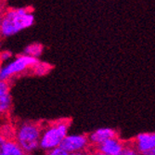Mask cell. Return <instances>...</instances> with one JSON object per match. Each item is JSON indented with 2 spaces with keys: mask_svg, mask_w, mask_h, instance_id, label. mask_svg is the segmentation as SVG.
I'll return each instance as SVG.
<instances>
[{
  "mask_svg": "<svg viewBox=\"0 0 155 155\" xmlns=\"http://www.w3.org/2000/svg\"><path fill=\"white\" fill-rule=\"evenodd\" d=\"M35 15L29 8H9L3 13L0 35L10 37L34 25Z\"/></svg>",
  "mask_w": 155,
  "mask_h": 155,
  "instance_id": "obj_1",
  "label": "cell"
},
{
  "mask_svg": "<svg viewBox=\"0 0 155 155\" xmlns=\"http://www.w3.org/2000/svg\"><path fill=\"white\" fill-rule=\"evenodd\" d=\"M42 125L35 122H22L14 133V140L25 152L32 155L39 150V141Z\"/></svg>",
  "mask_w": 155,
  "mask_h": 155,
  "instance_id": "obj_2",
  "label": "cell"
},
{
  "mask_svg": "<svg viewBox=\"0 0 155 155\" xmlns=\"http://www.w3.org/2000/svg\"><path fill=\"white\" fill-rule=\"evenodd\" d=\"M70 121L68 119L58 120L42 126L39 150L46 152L59 148L64 137L68 135Z\"/></svg>",
  "mask_w": 155,
  "mask_h": 155,
  "instance_id": "obj_3",
  "label": "cell"
},
{
  "mask_svg": "<svg viewBox=\"0 0 155 155\" xmlns=\"http://www.w3.org/2000/svg\"><path fill=\"white\" fill-rule=\"evenodd\" d=\"M38 61V59L24 54L18 55L14 60L0 66V81L8 82L21 74L30 72Z\"/></svg>",
  "mask_w": 155,
  "mask_h": 155,
  "instance_id": "obj_4",
  "label": "cell"
},
{
  "mask_svg": "<svg viewBox=\"0 0 155 155\" xmlns=\"http://www.w3.org/2000/svg\"><path fill=\"white\" fill-rule=\"evenodd\" d=\"M89 141L87 135L84 134H71L67 135L60 146L68 154L87 151L89 148Z\"/></svg>",
  "mask_w": 155,
  "mask_h": 155,
  "instance_id": "obj_5",
  "label": "cell"
},
{
  "mask_svg": "<svg viewBox=\"0 0 155 155\" xmlns=\"http://www.w3.org/2000/svg\"><path fill=\"white\" fill-rule=\"evenodd\" d=\"M131 145L140 155H155V134L153 132L140 133Z\"/></svg>",
  "mask_w": 155,
  "mask_h": 155,
  "instance_id": "obj_6",
  "label": "cell"
},
{
  "mask_svg": "<svg viewBox=\"0 0 155 155\" xmlns=\"http://www.w3.org/2000/svg\"><path fill=\"white\" fill-rule=\"evenodd\" d=\"M126 143H124L118 137L105 140L104 142L94 147L95 150L102 152L107 155H123Z\"/></svg>",
  "mask_w": 155,
  "mask_h": 155,
  "instance_id": "obj_7",
  "label": "cell"
},
{
  "mask_svg": "<svg viewBox=\"0 0 155 155\" xmlns=\"http://www.w3.org/2000/svg\"><path fill=\"white\" fill-rule=\"evenodd\" d=\"M118 137L117 132L114 129L109 128V127L97 128V130L93 131L92 133H90L87 136L89 144L92 145L93 147H96L98 144L104 142L105 140L112 138V137Z\"/></svg>",
  "mask_w": 155,
  "mask_h": 155,
  "instance_id": "obj_8",
  "label": "cell"
},
{
  "mask_svg": "<svg viewBox=\"0 0 155 155\" xmlns=\"http://www.w3.org/2000/svg\"><path fill=\"white\" fill-rule=\"evenodd\" d=\"M12 97L9 91L8 82L0 81V115H4L10 110Z\"/></svg>",
  "mask_w": 155,
  "mask_h": 155,
  "instance_id": "obj_9",
  "label": "cell"
},
{
  "mask_svg": "<svg viewBox=\"0 0 155 155\" xmlns=\"http://www.w3.org/2000/svg\"><path fill=\"white\" fill-rule=\"evenodd\" d=\"M1 155H26L25 152L15 142V140L8 138Z\"/></svg>",
  "mask_w": 155,
  "mask_h": 155,
  "instance_id": "obj_10",
  "label": "cell"
},
{
  "mask_svg": "<svg viewBox=\"0 0 155 155\" xmlns=\"http://www.w3.org/2000/svg\"><path fill=\"white\" fill-rule=\"evenodd\" d=\"M43 51H44L43 45L40 43H33L25 47L23 50V54L30 56V57H33V58H35V59H39V57L42 55Z\"/></svg>",
  "mask_w": 155,
  "mask_h": 155,
  "instance_id": "obj_11",
  "label": "cell"
},
{
  "mask_svg": "<svg viewBox=\"0 0 155 155\" xmlns=\"http://www.w3.org/2000/svg\"><path fill=\"white\" fill-rule=\"evenodd\" d=\"M51 69H52V65H50L49 63L38 61V62L31 69L30 72L35 75L43 76L48 74L51 71Z\"/></svg>",
  "mask_w": 155,
  "mask_h": 155,
  "instance_id": "obj_12",
  "label": "cell"
},
{
  "mask_svg": "<svg viewBox=\"0 0 155 155\" xmlns=\"http://www.w3.org/2000/svg\"><path fill=\"white\" fill-rule=\"evenodd\" d=\"M13 57V54L9 50H4L0 52V63H7Z\"/></svg>",
  "mask_w": 155,
  "mask_h": 155,
  "instance_id": "obj_13",
  "label": "cell"
},
{
  "mask_svg": "<svg viewBox=\"0 0 155 155\" xmlns=\"http://www.w3.org/2000/svg\"><path fill=\"white\" fill-rule=\"evenodd\" d=\"M44 155H68L66 151H64L61 148H56L50 150H48L44 153Z\"/></svg>",
  "mask_w": 155,
  "mask_h": 155,
  "instance_id": "obj_14",
  "label": "cell"
},
{
  "mask_svg": "<svg viewBox=\"0 0 155 155\" xmlns=\"http://www.w3.org/2000/svg\"><path fill=\"white\" fill-rule=\"evenodd\" d=\"M123 155H140L134 148L131 144H126V147L124 149V151L123 153Z\"/></svg>",
  "mask_w": 155,
  "mask_h": 155,
  "instance_id": "obj_15",
  "label": "cell"
},
{
  "mask_svg": "<svg viewBox=\"0 0 155 155\" xmlns=\"http://www.w3.org/2000/svg\"><path fill=\"white\" fill-rule=\"evenodd\" d=\"M8 137H7L4 134H0V155L2 154L3 152V149H4V146L7 142Z\"/></svg>",
  "mask_w": 155,
  "mask_h": 155,
  "instance_id": "obj_16",
  "label": "cell"
},
{
  "mask_svg": "<svg viewBox=\"0 0 155 155\" xmlns=\"http://www.w3.org/2000/svg\"><path fill=\"white\" fill-rule=\"evenodd\" d=\"M68 155H91L88 151H82V152H75V153H70Z\"/></svg>",
  "mask_w": 155,
  "mask_h": 155,
  "instance_id": "obj_17",
  "label": "cell"
},
{
  "mask_svg": "<svg viewBox=\"0 0 155 155\" xmlns=\"http://www.w3.org/2000/svg\"><path fill=\"white\" fill-rule=\"evenodd\" d=\"M91 155H107V154H104V153L100 152V151H97V150H94Z\"/></svg>",
  "mask_w": 155,
  "mask_h": 155,
  "instance_id": "obj_18",
  "label": "cell"
},
{
  "mask_svg": "<svg viewBox=\"0 0 155 155\" xmlns=\"http://www.w3.org/2000/svg\"><path fill=\"white\" fill-rule=\"evenodd\" d=\"M2 17H3V12L0 8V27H1V21H2Z\"/></svg>",
  "mask_w": 155,
  "mask_h": 155,
  "instance_id": "obj_19",
  "label": "cell"
}]
</instances>
